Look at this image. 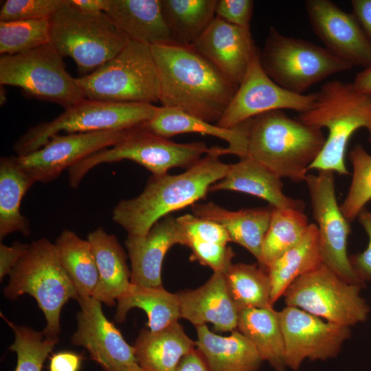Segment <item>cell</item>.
<instances>
[{"mask_svg": "<svg viewBox=\"0 0 371 371\" xmlns=\"http://www.w3.org/2000/svg\"><path fill=\"white\" fill-rule=\"evenodd\" d=\"M357 218L368 236V244L363 252L350 257V260L357 276L365 284L371 281V212L364 208Z\"/></svg>", "mask_w": 371, "mask_h": 371, "instance_id": "cell-44", "label": "cell"}, {"mask_svg": "<svg viewBox=\"0 0 371 371\" xmlns=\"http://www.w3.org/2000/svg\"><path fill=\"white\" fill-rule=\"evenodd\" d=\"M192 254L190 259L210 267L214 272L225 273L232 265L235 256L232 249L227 245L205 242L196 239H188V245Z\"/></svg>", "mask_w": 371, "mask_h": 371, "instance_id": "cell-41", "label": "cell"}, {"mask_svg": "<svg viewBox=\"0 0 371 371\" xmlns=\"http://www.w3.org/2000/svg\"><path fill=\"white\" fill-rule=\"evenodd\" d=\"M287 368L297 370L305 359L335 358L350 338V327L338 325L300 308L286 306L278 311Z\"/></svg>", "mask_w": 371, "mask_h": 371, "instance_id": "cell-14", "label": "cell"}, {"mask_svg": "<svg viewBox=\"0 0 371 371\" xmlns=\"http://www.w3.org/2000/svg\"><path fill=\"white\" fill-rule=\"evenodd\" d=\"M81 365V355L71 351H60L50 357L49 371H79Z\"/></svg>", "mask_w": 371, "mask_h": 371, "instance_id": "cell-46", "label": "cell"}, {"mask_svg": "<svg viewBox=\"0 0 371 371\" xmlns=\"http://www.w3.org/2000/svg\"><path fill=\"white\" fill-rule=\"evenodd\" d=\"M309 225L302 210L271 207L269 225L258 262L259 266L267 271L272 262L302 240Z\"/></svg>", "mask_w": 371, "mask_h": 371, "instance_id": "cell-35", "label": "cell"}, {"mask_svg": "<svg viewBox=\"0 0 371 371\" xmlns=\"http://www.w3.org/2000/svg\"><path fill=\"white\" fill-rule=\"evenodd\" d=\"M352 181L340 209L348 222L353 221L371 200V155L357 144L349 153Z\"/></svg>", "mask_w": 371, "mask_h": 371, "instance_id": "cell-38", "label": "cell"}, {"mask_svg": "<svg viewBox=\"0 0 371 371\" xmlns=\"http://www.w3.org/2000/svg\"><path fill=\"white\" fill-rule=\"evenodd\" d=\"M158 106L151 104L109 102L85 98L65 109L55 119L30 127L13 145L18 156L43 147L54 135L106 131H124L153 118Z\"/></svg>", "mask_w": 371, "mask_h": 371, "instance_id": "cell-8", "label": "cell"}, {"mask_svg": "<svg viewBox=\"0 0 371 371\" xmlns=\"http://www.w3.org/2000/svg\"><path fill=\"white\" fill-rule=\"evenodd\" d=\"M237 329L254 344L263 361L275 371H286L278 311L273 306L239 311Z\"/></svg>", "mask_w": 371, "mask_h": 371, "instance_id": "cell-29", "label": "cell"}, {"mask_svg": "<svg viewBox=\"0 0 371 371\" xmlns=\"http://www.w3.org/2000/svg\"><path fill=\"white\" fill-rule=\"evenodd\" d=\"M177 220L184 229L188 239L221 245H227L231 242L226 229L216 222L190 214L180 216Z\"/></svg>", "mask_w": 371, "mask_h": 371, "instance_id": "cell-42", "label": "cell"}, {"mask_svg": "<svg viewBox=\"0 0 371 371\" xmlns=\"http://www.w3.org/2000/svg\"><path fill=\"white\" fill-rule=\"evenodd\" d=\"M325 141L322 129L293 119L281 110L271 111L249 120L245 157L280 178L305 181Z\"/></svg>", "mask_w": 371, "mask_h": 371, "instance_id": "cell-3", "label": "cell"}, {"mask_svg": "<svg viewBox=\"0 0 371 371\" xmlns=\"http://www.w3.org/2000/svg\"><path fill=\"white\" fill-rule=\"evenodd\" d=\"M142 125L166 138L187 133L214 136L228 144L227 148H221L222 155L233 154L240 159L247 155L249 120L233 128H225L183 112L161 106L153 118Z\"/></svg>", "mask_w": 371, "mask_h": 371, "instance_id": "cell-24", "label": "cell"}, {"mask_svg": "<svg viewBox=\"0 0 371 371\" xmlns=\"http://www.w3.org/2000/svg\"><path fill=\"white\" fill-rule=\"evenodd\" d=\"M304 5L313 32L327 50L352 67H371V42L352 12L330 0H307Z\"/></svg>", "mask_w": 371, "mask_h": 371, "instance_id": "cell-16", "label": "cell"}, {"mask_svg": "<svg viewBox=\"0 0 371 371\" xmlns=\"http://www.w3.org/2000/svg\"><path fill=\"white\" fill-rule=\"evenodd\" d=\"M305 182L313 218L317 223L323 263L348 282L364 285L348 255L350 222L343 214L337 200L334 172L319 171L317 175L308 174Z\"/></svg>", "mask_w": 371, "mask_h": 371, "instance_id": "cell-13", "label": "cell"}, {"mask_svg": "<svg viewBox=\"0 0 371 371\" xmlns=\"http://www.w3.org/2000/svg\"><path fill=\"white\" fill-rule=\"evenodd\" d=\"M35 183L19 165L16 157L0 160V239L13 232L31 233L27 218L20 211L21 201Z\"/></svg>", "mask_w": 371, "mask_h": 371, "instance_id": "cell-31", "label": "cell"}, {"mask_svg": "<svg viewBox=\"0 0 371 371\" xmlns=\"http://www.w3.org/2000/svg\"><path fill=\"white\" fill-rule=\"evenodd\" d=\"M115 321H124L129 310L139 308L148 315L150 330L157 332L178 322L181 318L177 294L166 291L163 286H144L131 283L127 291L117 300Z\"/></svg>", "mask_w": 371, "mask_h": 371, "instance_id": "cell-32", "label": "cell"}, {"mask_svg": "<svg viewBox=\"0 0 371 371\" xmlns=\"http://www.w3.org/2000/svg\"><path fill=\"white\" fill-rule=\"evenodd\" d=\"M177 294L181 318L195 326L210 323L218 332L237 329L239 311L228 293L223 273L214 272L203 286Z\"/></svg>", "mask_w": 371, "mask_h": 371, "instance_id": "cell-21", "label": "cell"}, {"mask_svg": "<svg viewBox=\"0 0 371 371\" xmlns=\"http://www.w3.org/2000/svg\"><path fill=\"white\" fill-rule=\"evenodd\" d=\"M0 85L20 87L34 98L68 109L85 98L63 57L51 43L0 58Z\"/></svg>", "mask_w": 371, "mask_h": 371, "instance_id": "cell-12", "label": "cell"}, {"mask_svg": "<svg viewBox=\"0 0 371 371\" xmlns=\"http://www.w3.org/2000/svg\"><path fill=\"white\" fill-rule=\"evenodd\" d=\"M224 276L228 293L238 311L273 306L270 278L267 271L260 266L232 264Z\"/></svg>", "mask_w": 371, "mask_h": 371, "instance_id": "cell-36", "label": "cell"}, {"mask_svg": "<svg viewBox=\"0 0 371 371\" xmlns=\"http://www.w3.org/2000/svg\"><path fill=\"white\" fill-rule=\"evenodd\" d=\"M195 346L196 341L176 322L157 332L142 330L133 347L137 363L145 371H173Z\"/></svg>", "mask_w": 371, "mask_h": 371, "instance_id": "cell-28", "label": "cell"}, {"mask_svg": "<svg viewBox=\"0 0 371 371\" xmlns=\"http://www.w3.org/2000/svg\"><path fill=\"white\" fill-rule=\"evenodd\" d=\"M104 12L130 40L150 46L175 42L161 0H108Z\"/></svg>", "mask_w": 371, "mask_h": 371, "instance_id": "cell-23", "label": "cell"}, {"mask_svg": "<svg viewBox=\"0 0 371 371\" xmlns=\"http://www.w3.org/2000/svg\"><path fill=\"white\" fill-rule=\"evenodd\" d=\"M259 55L258 49L218 126L231 128L266 112L289 109L302 113L313 106L314 93L297 94L277 85L262 68Z\"/></svg>", "mask_w": 371, "mask_h": 371, "instance_id": "cell-15", "label": "cell"}, {"mask_svg": "<svg viewBox=\"0 0 371 371\" xmlns=\"http://www.w3.org/2000/svg\"><path fill=\"white\" fill-rule=\"evenodd\" d=\"M4 319L14 334V341L9 348L17 355L14 371H42L43 363L58 343V338L46 337L42 332Z\"/></svg>", "mask_w": 371, "mask_h": 371, "instance_id": "cell-39", "label": "cell"}, {"mask_svg": "<svg viewBox=\"0 0 371 371\" xmlns=\"http://www.w3.org/2000/svg\"><path fill=\"white\" fill-rule=\"evenodd\" d=\"M78 302L80 311L72 343L85 348L102 371H128L139 366L134 347L105 317L101 302L93 297L79 298Z\"/></svg>", "mask_w": 371, "mask_h": 371, "instance_id": "cell-18", "label": "cell"}, {"mask_svg": "<svg viewBox=\"0 0 371 371\" xmlns=\"http://www.w3.org/2000/svg\"><path fill=\"white\" fill-rule=\"evenodd\" d=\"M188 238L177 218L166 216L145 236H128L125 246L131 260V283L162 286L161 267L167 251L175 245H188Z\"/></svg>", "mask_w": 371, "mask_h": 371, "instance_id": "cell-19", "label": "cell"}, {"mask_svg": "<svg viewBox=\"0 0 371 371\" xmlns=\"http://www.w3.org/2000/svg\"><path fill=\"white\" fill-rule=\"evenodd\" d=\"M173 371H210L198 349L193 350L180 360Z\"/></svg>", "mask_w": 371, "mask_h": 371, "instance_id": "cell-48", "label": "cell"}, {"mask_svg": "<svg viewBox=\"0 0 371 371\" xmlns=\"http://www.w3.org/2000/svg\"><path fill=\"white\" fill-rule=\"evenodd\" d=\"M221 148L212 147L209 153L181 174L152 175L140 194L116 205L113 221L128 236H145L170 213L205 199L209 188L222 179L229 167L219 159Z\"/></svg>", "mask_w": 371, "mask_h": 371, "instance_id": "cell-2", "label": "cell"}, {"mask_svg": "<svg viewBox=\"0 0 371 371\" xmlns=\"http://www.w3.org/2000/svg\"><path fill=\"white\" fill-rule=\"evenodd\" d=\"M50 43L49 19L0 21V54L15 55Z\"/></svg>", "mask_w": 371, "mask_h": 371, "instance_id": "cell-37", "label": "cell"}, {"mask_svg": "<svg viewBox=\"0 0 371 371\" xmlns=\"http://www.w3.org/2000/svg\"><path fill=\"white\" fill-rule=\"evenodd\" d=\"M49 21L50 43L83 72L93 71L113 58L128 41L105 12L85 14L66 0Z\"/></svg>", "mask_w": 371, "mask_h": 371, "instance_id": "cell-10", "label": "cell"}, {"mask_svg": "<svg viewBox=\"0 0 371 371\" xmlns=\"http://www.w3.org/2000/svg\"><path fill=\"white\" fill-rule=\"evenodd\" d=\"M193 46L238 86L258 50L250 28L236 26L216 16Z\"/></svg>", "mask_w": 371, "mask_h": 371, "instance_id": "cell-20", "label": "cell"}, {"mask_svg": "<svg viewBox=\"0 0 371 371\" xmlns=\"http://www.w3.org/2000/svg\"><path fill=\"white\" fill-rule=\"evenodd\" d=\"M66 1L83 13L96 15L105 12L108 0H66Z\"/></svg>", "mask_w": 371, "mask_h": 371, "instance_id": "cell-49", "label": "cell"}, {"mask_svg": "<svg viewBox=\"0 0 371 371\" xmlns=\"http://www.w3.org/2000/svg\"><path fill=\"white\" fill-rule=\"evenodd\" d=\"M97 265L99 280L93 297L109 306L128 289L131 271L127 255L113 234L102 227L91 232L87 238Z\"/></svg>", "mask_w": 371, "mask_h": 371, "instance_id": "cell-25", "label": "cell"}, {"mask_svg": "<svg viewBox=\"0 0 371 371\" xmlns=\"http://www.w3.org/2000/svg\"><path fill=\"white\" fill-rule=\"evenodd\" d=\"M362 284L348 282L322 263L296 279L283 296L287 306L350 327L368 318L370 308L361 295Z\"/></svg>", "mask_w": 371, "mask_h": 371, "instance_id": "cell-11", "label": "cell"}, {"mask_svg": "<svg viewBox=\"0 0 371 371\" xmlns=\"http://www.w3.org/2000/svg\"><path fill=\"white\" fill-rule=\"evenodd\" d=\"M128 371H145V370H143L139 366H137Z\"/></svg>", "mask_w": 371, "mask_h": 371, "instance_id": "cell-52", "label": "cell"}, {"mask_svg": "<svg viewBox=\"0 0 371 371\" xmlns=\"http://www.w3.org/2000/svg\"><path fill=\"white\" fill-rule=\"evenodd\" d=\"M9 276L4 295L12 300L25 293L32 296L46 319L43 335L58 338L61 309L69 299L78 300V294L56 245L45 238L33 241Z\"/></svg>", "mask_w": 371, "mask_h": 371, "instance_id": "cell-5", "label": "cell"}, {"mask_svg": "<svg viewBox=\"0 0 371 371\" xmlns=\"http://www.w3.org/2000/svg\"><path fill=\"white\" fill-rule=\"evenodd\" d=\"M4 86L1 85V91H0V103L1 105L4 104L6 102L5 91L4 89Z\"/></svg>", "mask_w": 371, "mask_h": 371, "instance_id": "cell-51", "label": "cell"}, {"mask_svg": "<svg viewBox=\"0 0 371 371\" xmlns=\"http://www.w3.org/2000/svg\"><path fill=\"white\" fill-rule=\"evenodd\" d=\"M322 263L317 227L316 224L310 223L302 240L267 269L271 285V305L296 279Z\"/></svg>", "mask_w": 371, "mask_h": 371, "instance_id": "cell-30", "label": "cell"}, {"mask_svg": "<svg viewBox=\"0 0 371 371\" xmlns=\"http://www.w3.org/2000/svg\"><path fill=\"white\" fill-rule=\"evenodd\" d=\"M352 13L371 42V0H352Z\"/></svg>", "mask_w": 371, "mask_h": 371, "instance_id": "cell-47", "label": "cell"}, {"mask_svg": "<svg viewBox=\"0 0 371 371\" xmlns=\"http://www.w3.org/2000/svg\"><path fill=\"white\" fill-rule=\"evenodd\" d=\"M196 329V346L210 371H259L263 360L254 344L238 330L223 337L212 333L206 324Z\"/></svg>", "mask_w": 371, "mask_h": 371, "instance_id": "cell-26", "label": "cell"}, {"mask_svg": "<svg viewBox=\"0 0 371 371\" xmlns=\"http://www.w3.org/2000/svg\"><path fill=\"white\" fill-rule=\"evenodd\" d=\"M76 82L89 100L151 104L159 102V71L151 46L130 39L115 56Z\"/></svg>", "mask_w": 371, "mask_h": 371, "instance_id": "cell-6", "label": "cell"}, {"mask_svg": "<svg viewBox=\"0 0 371 371\" xmlns=\"http://www.w3.org/2000/svg\"><path fill=\"white\" fill-rule=\"evenodd\" d=\"M314 95L313 106L299 113L297 119L311 126L326 128L328 134L309 170L348 175L345 157L350 137L365 128L371 144V94L359 91L352 82L335 80L325 82Z\"/></svg>", "mask_w": 371, "mask_h": 371, "instance_id": "cell-4", "label": "cell"}, {"mask_svg": "<svg viewBox=\"0 0 371 371\" xmlns=\"http://www.w3.org/2000/svg\"><path fill=\"white\" fill-rule=\"evenodd\" d=\"M126 131L58 134L37 150L16 157V161L35 183L50 182L80 160L115 144Z\"/></svg>", "mask_w": 371, "mask_h": 371, "instance_id": "cell-17", "label": "cell"}, {"mask_svg": "<svg viewBox=\"0 0 371 371\" xmlns=\"http://www.w3.org/2000/svg\"><path fill=\"white\" fill-rule=\"evenodd\" d=\"M211 149L203 142H173L140 125L126 130L113 146L95 152L70 167L69 183L71 188H76L95 166L126 159L144 166L153 176H160L175 167L189 168Z\"/></svg>", "mask_w": 371, "mask_h": 371, "instance_id": "cell-7", "label": "cell"}, {"mask_svg": "<svg viewBox=\"0 0 371 371\" xmlns=\"http://www.w3.org/2000/svg\"><path fill=\"white\" fill-rule=\"evenodd\" d=\"M254 2L251 0H218L216 16L243 28H250Z\"/></svg>", "mask_w": 371, "mask_h": 371, "instance_id": "cell-43", "label": "cell"}, {"mask_svg": "<svg viewBox=\"0 0 371 371\" xmlns=\"http://www.w3.org/2000/svg\"><path fill=\"white\" fill-rule=\"evenodd\" d=\"M159 76V102L210 123L220 120L238 86L193 45L151 46Z\"/></svg>", "mask_w": 371, "mask_h": 371, "instance_id": "cell-1", "label": "cell"}, {"mask_svg": "<svg viewBox=\"0 0 371 371\" xmlns=\"http://www.w3.org/2000/svg\"><path fill=\"white\" fill-rule=\"evenodd\" d=\"M352 83L359 91L371 94V67L357 73Z\"/></svg>", "mask_w": 371, "mask_h": 371, "instance_id": "cell-50", "label": "cell"}, {"mask_svg": "<svg viewBox=\"0 0 371 371\" xmlns=\"http://www.w3.org/2000/svg\"><path fill=\"white\" fill-rule=\"evenodd\" d=\"M218 0H161L165 22L175 42L194 45L216 17Z\"/></svg>", "mask_w": 371, "mask_h": 371, "instance_id": "cell-33", "label": "cell"}, {"mask_svg": "<svg viewBox=\"0 0 371 371\" xmlns=\"http://www.w3.org/2000/svg\"><path fill=\"white\" fill-rule=\"evenodd\" d=\"M54 244L61 263L77 290L78 300L92 297L99 273L89 242L73 231L65 229Z\"/></svg>", "mask_w": 371, "mask_h": 371, "instance_id": "cell-34", "label": "cell"}, {"mask_svg": "<svg viewBox=\"0 0 371 371\" xmlns=\"http://www.w3.org/2000/svg\"><path fill=\"white\" fill-rule=\"evenodd\" d=\"M30 245L14 242L10 246L0 245V279L10 275L13 268L27 253Z\"/></svg>", "mask_w": 371, "mask_h": 371, "instance_id": "cell-45", "label": "cell"}, {"mask_svg": "<svg viewBox=\"0 0 371 371\" xmlns=\"http://www.w3.org/2000/svg\"><path fill=\"white\" fill-rule=\"evenodd\" d=\"M194 215L216 222L227 232L231 241L247 249L260 260L263 239L269 228L271 207L231 211L214 203H194Z\"/></svg>", "mask_w": 371, "mask_h": 371, "instance_id": "cell-27", "label": "cell"}, {"mask_svg": "<svg viewBox=\"0 0 371 371\" xmlns=\"http://www.w3.org/2000/svg\"><path fill=\"white\" fill-rule=\"evenodd\" d=\"M260 63L267 76L284 89L304 94L311 86L352 67L325 47L285 36L269 27Z\"/></svg>", "mask_w": 371, "mask_h": 371, "instance_id": "cell-9", "label": "cell"}, {"mask_svg": "<svg viewBox=\"0 0 371 371\" xmlns=\"http://www.w3.org/2000/svg\"><path fill=\"white\" fill-rule=\"evenodd\" d=\"M232 190L246 193L262 199L272 207L292 208L302 210L304 203L283 192L282 178L263 165L245 157L229 164L225 177L212 185L208 191Z\"/></svg>", "mask_w": 371, "mask_h": 371, "instance_id": "cell-22", "label": "cell"}, {"mask_svg": "<svg viewBox=\"0 0 371 371\" xmlns=\"http://www.w3.org/2000/svg\"><path fill=\"white\" fill-rule=\"evenodd\" d=\"M65 0H7L0 10V21L49 19Z\"/></svg>", "mask_w": 371, "mask_h": 371, "instance_id": "cell-40", "label": "cell"}]
</instances>
